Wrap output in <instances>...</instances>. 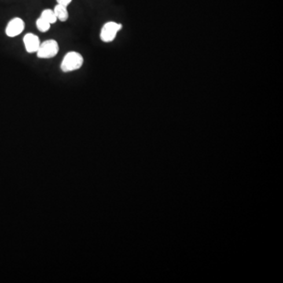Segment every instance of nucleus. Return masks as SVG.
<instances>
[{
  "mask_svg": "<svg viewBox=\"0 0 283 283\" xmlns=\"http://www.w3.org/2000/svg\"><path fill=\"white\" fill-rule=\"evenodd\" d=\"M84 62V59L81 54L76 52H70L63 58L60 68L63 72H74L81 68Z\"/></svg>",
  "mask_w": 283,
  "mask_h": 283,
  "instance_id": "1",
  "label": "nucleus"
},
{
  "mask_svg": "<svg viewBox=\"0 0 283 283\" xmlns=\"http://www.w3.org/2000/svg\"><path fill=\"white\" fill-rule=\"evenodd\" d=\"M59 49L58 42L56 40H48L41 42L36 56L41 59L53 58L58 54Z\"/></svg>",
  "mask_w": 283,
  "mask_h": 283,
  "instance_id": "2",
  "label": "nucleus"
},
{
  "mask_svg": "<svg viewBox=\"0 0 283 283\" xmlns=\"http://www.w3.org/2000/svg\"><path fill=\"white\" fill-rule=\"evenodd\" d=\"M122 28V24L115 22H108L102 28L100 39L104 42H111L116 39V35Z\"/></svg>",
  "mask_w": 283,
  "mask_h": 283,
  "instance_id": "3",
  "label": "nucleus"
},
{
  "mask_svg": "<svg viewBox=\"0 0 283 283\" xmlns=\"http://www.w3.org/2000/svg\"><path fill=\"white\" fill-rule=\"evenodd\" d=\"M26 24L20 18H14L8 22L6 27V35L10 38L18 36L22 34Z\"/></svg>",
  "mask_w": 283,
  "mask_h": 283,
  "instance_id": "4",
  "label": "nucleus"
},
{
  "mask_svg": "<svg viewBox=\"0 0 283 283\" xmlns=\"http://www.w3.org/2000/svg\"><path fill=\"white\" fill-rule=\"evenodd\" d=\"M24 48L30 54L36 53L40 46V40L38 36L34 34H27L23 38Z\"/></svg>",
  "mask_w": 283,
  "mask_h": 283,
  "instance_id": "5",
  "label": "nucleus"
},
{
  "mask_svg": "<svg viewBox=\"0 0 283 283\" xmlns=\"http://www.w3.org/2000/svg\"><path fill=\"white\" fill-rule=\"evenodd\" d=\"M53 10L58 20H60L62 22H66L68 20L70 15H68V9H67L66 6L57 4Z\"/></svg>",
  "mask_w": 283,
  "mask_h": 283,
  "instance_id": "6",
  "label": "nucleus"
},
{
  "mask_svg": "<svg viewBox=\"0 0 283 283\" xmlns=\"http://www.w3.org/2000/svg\"><path fill=\"white\" fill-rule=\"evenodd\" d=\"M40 18L44 19L48 23L50 24H56L57 22V18H56L54 12L52 9H45L42 10L40 14Z\"/></svg>",
  "mask_w": 283,
  "mask_h": 283,
  "instance_id": "7",
  "label": "nucleus"
},
{
  "mask_svg": "<svg viewBox=\"0 0 283 283\" xmlns=\"http://www.w3.org/2000/svg\"><path fill=\"white\" fill-rule=\"evenodd\" d=\"M36 26L37 30H39L41 32L44 34V32H46L50 30L52 24H50V23H48L44 19H42V18L40 17L39 18L36 20Z\"/></svg>",
  "mask_w": 283,
  "mask_h": 283,
  "instance_id": "8",
  "label": "nucleus"
},
{
  "mask_svg": "<svg viewBox=\"0 0 283 283\" xmlns=\"http://www.w3.org/2000/svg\"><path fill=\"white\" fill-rule=\"evenodd\" d=\"M56 2L59 5H62V6L68 8V5L72 2V0H56Z\"/></svg>",
  "mask_w": 283,
  "mask_h": 283,
  "instance_id": "9",
  "label": "nucleus"
}]
</instances>
